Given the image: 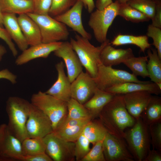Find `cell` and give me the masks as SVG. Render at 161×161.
Instances as JSON below:
<instances>
[{
    "label": "cell",
    "instance_id": "obj_1",
    "mask_svg": "<svg viewBox=\"0 0 161 161\" xmlns=\"http://www.w3.org/2000/svg\"><path fill=\"white\" fill-rule=\"evenodd\" d=\"M98 117L107 132L120 138H124L125 130L136 121L127 110L122 95H116L104 107Z\"/></svg>",
    "mask_w": 161,
    "mask_h": 161
},
{
    "label": "cell",
    "instance_id": "obj_2",
    "mask_svg": "<svg viewBox=\"0 0 161 161\" xmlns=\"http://www.w3.org/2000/svg\"><path fill=\"white\" fill-rule=\"evenodd\" d=\"M75 39L70 38V43L78 56L86 72L94 79L96 78L99 66L102 64L100 58L101 52L110 42L108 39L100 46L95 47L89 40L76 34Z\"/></svg>",
    "mask_w": 161,
    "mask_h": 161
},
{
    "label": "cell",
    "instance_id": "obj_3",
    "mask_svg": "<svg viewBox=\"0 0 161 161\" xmlns=\"http://www.w3.org/2000/svg\"><path fill=\"white\" fill-rule=\"evenodd\" d=\"M32 104L17 96L8 98L6 109L8 117V127L22 142L27 137L26 126Z\"/></svg>",
    "mask_w": 161,
    "mask_h": 161
},
{
    "label": "cell",
    "instance_id": "obj_4",
    "mask_svg": "<svg viewBox=\"0 0 161 161\" xmlns=\"http://www.w3.org/2000/svg\"><path fill=\"white\" fill-rule=\"evenodd\" d=\"M125 131L124 139L134 161H143L151 149V140L148 126L141 117Z\"/></svg>",
    "mask_w": 161,
    "mask_h": 161
},
{
    "label": "cell",
    "instance_id": "obj_5",
    "mask_svg": "<svg viewBox=\"0 0 161 161\" xmlns=\"http://www.w3.org/2000/svg\"><path fill=\"white\" fill-rule=\"evenodd\" d=\"M31 102L48 117L51 122L53 131L67 115V102L45 92L39 91L33 94Z\"/></svg>",
    "mask_w": 161,
    "mask_h": 161
},
{
    "label": "cell",
    "instance_id": "obj_6",
    "mask_svg": "<svg viewBox=\"0 0 161 161\" xmlns=\"http://www.w3.org/2000/svg\"><path fill=\"white\" fill-rule=\"evenodd\" d=\"M120 4L118 1H115L102 10L96 9L90 13L88 24L98 42L101 44L108 39V29L118 16Z\"/></svg>",
    "mask_w": 161,
    "mask_h": 161
},
{
    "label": "cell",
    "instance_id": "obj_7",
    "mask_svg": "<svg viewBox=\"0 0 161 161\" xmlns=\"http://www.w3.org/2000/svg\"><path fill=\"white\" fill-rule=\"evenodd\" d=\"M38 24L41 32V41L50 43L66 40L69 35L66 26L53 18L49 14H27Z\"/></svg>",
    "mask_w": 161,
    "mask_h": 161
},
{
    "label": "cell",
    "instance_id": "obj_8",
    "mask_svg": "<svg viewBox=\"0 0 161 161\" xmlns=\"http://www.w3.org/2000/svg\"><path fill=\"white\" fill-rule=\"evenodd\" d=\"M94 79L97 88L103 91L125 82L144 83L148 81L140 80L133 74L125 70L115 69L102 64L99 66L97 77Z\"/></svg>",
    "mask_w": 161,
    "mask_h": 161
},
{
    "label": "cell",
    "instance_id": "obj_9",
    "mask_svg": "<svg viewBox=\"0 0 161 161\" xmlns=\"http://www.w3.org/2000/svg\"><path fill=\"white\" fill-rule=\"evenodd\" d=\"M45 152L54 161H74L75 143L60 138L53 131L43 138Z\"/></svg>",
    "mask_w": 161,
    "mask_h": 161
},
{
    "label": "cell",
    "instance_id": "obj_10",
    "mask_svg": "<svg viewBox=\"0 0 161 161\" xmlns=\"http://www.w3.org/2000/svg\"><path fill=\"white\" fill-rule=\"evenodd\" d=\"M23 156L22 142L7 124L0 125V161H21Z\"/></svg>",
    "mask_w": 161,
    "mask_h": 161
},
{
    "label": "cell",
    "instance_id": "obj_11",
    "mask_svg": "<svg viewBox=\"0 0 161 161\" xmlns=\"http://www.w3.org/2000/svg\"><path fill=\"white\" fill-rule=\"evenodd\" d=\"M106 161H134L124 138H120L107 132L103 141Z\"/></svg>",
    "mask_w": 161,
    "mask_h": 161
},
{
    "label": "cell",
    "instance_id": "obj_12",
    "mask_svg": "<svg viewBox=\"0 0 161 161\" xmlns=\"http://www.w3.org/2000/svg\"><path fill=\"white\" fill-rule=\"evenodd\" d=\"M26 129L27 137L29 138H43L53 131L52 123L48 117L32 104Z\"/></svg>",
    "mask_w": 161,
    "mask_h": 161
},
{
    "label": "cell",
    "instance_id": "obj_13",
    "mask_svg": "<svg viewBox=\"0 0 161 161\" xmlns=\"http://www.w3.org/2000/svg\"><path fill=\"white\" fill-rule=\"evenodd\" d=\"M97 88L95 79L82 71L71 83V98L83 104L92 96Z\"/></svg>",
    "mask_w": 161,
    "mask_h": 161
},
{
    "label": "cell",
    "instance_id": "obj_14",
    "mask_svg": "<svg viewBox=\"0 0 161 161\" xmlns=\"http://www.w3.org/2000/svg\"><path fill=\"white\" fill-rule=\"evenodd\" d=\"M83 7L81 1L76 0L75 4L69 10L54 18L72 28L81 36L89 40L92 38V35L84 29L82 22Z\"/></svg>",
    "mask_w": 161,
    "mask_h": 161
},
{
    "label": "cell",
    "instance_id": "obj_15",
    "mask_svg": "<svg viewBox=\"0 0 161 161\" xmlns=\"http://www.w3.org/2000/svg\"><path fill=\"white\" fill-rule=\"evenodd\" d=\"M56 56L62 58L66 67L67 77L72 83L83 71L82 65L70 42H62L53 52Z\"/></svg>",
    "mask_w": 161,
    "mask_h": 161
},
{
    "label": "cell",
    "instance_id": "obj_16",
    "mask_svg": "<svg viewBox=\"0 0 161 161\" xmlns=\"http://www.w3.org/2000/svg\"><path fill=\"white\" fill-rule=\"evenodd\" d=\"M62 42L40 43L30 46L24 50L16 58L15 64L18 66L25 64L34 59L46 58L50 54L57 49Z\"/></svg>",
    "mask_w": 161,
    "mask_h": 161
},
{
    "label": "cell",
    "instance_id": "obj_17",
    "mask_svg": "<svg viewBox=\"0 0 161 161\" xmlns=\"http://www.w3.org/2000/svg\"><path fill=\"white\" fill-rule=\"evenodd\" d=\"M65 65L62 61L57 63L55 68L58 72L56 81L45 92L61 100L67 102L71 98V83L64 71Z\"/></svg>",
    "mask_w": 161,
    "mask_h": 161
},
{
    "label": "cell",
    "instance_id": "obj_18",
    "mask_svg": "<svg viewBox=\"0 0 161 161\" xmlns=\"http://www.w3.org/2000/svg\"><path fill=\"white\" fill-rule=\"evenodd\" d=\"M150 93L138 91L122 95L126 108L136 120L140 117L152 96Z\"/></svg>",
    "mask_w": 161,
    "mask_h": 161
},
{
    "label": "cell",
    "instance_id": "obj_19",
    "mask_svg": "<svg viewBox=\"0 0 161 161\" xmlns=\"http://www.w3.org/2000/svg\"><path fill=\"white\" fill-rule=\"evenodd\" d=\"M134 56L132 49H116L111 45L110 42L107 44L102 50L100 54L101 63L106 66L117 65L126 60Z\"/></svg>",
    "mask_w": 161,
    "mask_h": 161
},
{
    "label": "cell",
    "instance_id": "obj_20",
    "mask_svg": "<svg viewBox=\"0 0 161 161\" xmlns=\"http://www.w3.org/2000/svg\"><path fill=\"white\" fill-rule=\"evenodd\" d=\"M115 95H123L134 92L144 91L152 94L158 95L161 93V89L157 84L148 81L144 83L126 82L114 86L106 91Z\"/></svg>",
    "mask_w": 161,
    "mask_h": 161
},
{
    "label": "cell",
    "instance_id": "obj_21",
    "mask_svg": "<svg viewBox=\"0 0 161 161\" xmlns=\"http://www.w3.org/2000/svg\"><path fill=\"white\" fill-rule=\"evenodd\" d=\"M3 25L19 49L22 52L29 46L21 30L16 14L3 13Z\"/></svg>",
    "mask_w": 161,
    "mask_h": 161
},
{
    "label": "cell",
    "instance_id": "obj_22",
    "mask_svg": "<svg viewBox=\"0 0 161 161\" xmlns=\"http://www.w3.org/2000/svg\"><path fill=\"white\" fill-rule=\"evenodd\" d=\"M18 21L23 34L29 45L42 42L41 32L37 23L27 14L18 15Z\"/></svg>",
    "mask_w": 161,
    "mask_h": 161
},
{
    "label": "cell",
    "instance_id": "obj_23",
    "mask_svg": "<svg viewBox=\"0 0 161 161\" xmlns=\"http://www.w3.org/2000/svg\"><path fill=\"white\" fill-rule=\"evenodd\" d=\"M115 95L97 88L92 96L83 105L88 110L93 120L98 117L104 107Z\"/></svg>",
    "mask_w": 161,
    "mask_h": 161
},
{
    "label": "cell",
    "instance_id": "obj_24",
    "mask_svg": "<svg viewBox=\"0 0 161 161\" xmlns=\"http://www.w3.org/2000/svg\"><path fill=\"white\" fill-rule=\"evenodd\" d=\"M0 8L2 13L18 15L32 13V0H0Z\"/></svg>",
    "mask_w": 161,
    "mask_h": 161
},
{
    "label": "cell",
    "instance_id": "obj_25",
    "mask_svg": "<svg viewBox=\"0 0 161 161\" xmlns=\"http://www.w3.org/2000/svg\"><path fill=\"white\" fill-rule=\"evenodd\" d=\"M140 117L147 125L161 120V98L157 95H152Z\"/></svg>",
    "mask_w": 161,
    "mask_h": 161
},
{
    "label": "cell",
    "instance_id": "obj_26",
    "mask_svg": "<svg viewBox=\"0 0 161 161\" xmlns=\"http://www.w3.org/2000/svg\"><path fill=\"white\" fill-rule=\"evenodd\" d=\"M110 43L112 45L115 46L129 44L134 45L139 47L140 51L143 52L147 49L150 48L151 45L149 42L148 37L146 35L135 36L119 34Z\"/></svg>",
    "mask_w": 161,
    "mask_h": 161
},
{
    "label": "cell",
    "instance_id": "obj_27",
    "mask_svg": "<svg viewBox=\"0 0 161 161\" xmlns=\"http://www.w3.org/2000/svg\"><path fill=\"white\" fill-rule=\"evenodd\" d=\"M147 68L149 77L152 82L161 83V59L155 48L148 49Z\"/></svg>",
    "mask_w": 161,
    "mask_h": 161
},
{
    "label": "cell",
    "instance_id": "obj_28",
    "mask_svg": "<svg viewBox=\"0 0 161 161\" xmlns=\"http://www.w3.org/2000/svg\"><path fill=\"white\" fill-rule=\"evenodd\" d=\"M107 131L99 119H94L88 123L85 126L82 133L93 145L103 140Z\"/></svg>",
    "mask_w": 161,
    "mask_h": 161
},
{
    "label": "cell",
    "instance_id": "obj_29",
    "mask_svg": "<svg viewBox=\"0 0 161 161\" xmlns=\"http://www.w3.org/2000/svg\"><path fill=\"white\" fill-rule=\"evenodd\" d=\"M147 56L135 57L134 56L125 60L123 63L136 76L143 78L149 77L147 68L148 61Z\"/></svg>",
    "mask_w": 161,
    "mask_h": 161
},
{
    "label": "cell",
    "instance_id": "obj_30",
    "mask_svg": "<svg viewBox=\"0 0 161 161\" xmlns=\"http://www.w3.org/2000/svg\"><path fill=\"white\" fill-rule=\"evenodd\" d=\"M118 16L126 21L135 23L148 21L150 19L144 14L131 7L126 2L120 3Z\"/></svg>",
    "mask_w": 161,
    "mask_h": 161
},
{
    "label": "cell",
    "instance_id": "obj_31",
    "mask_svg": "<svg viewBox=\"0 0 161 161\" xmlns=\"http://www.w3.org/2000/svg\"><path fill=\"white\" fill-rule=\"evenodd\" d=\"M24 156H28L45 152L43 138L27 137L22 142Z\"/></svg>",
    "mask_w": 161,
    "mask_h": 161
},
{
    "label": "cell",
    "instance_id": "obj_32",
    "mask_svg": "<svg viewBox=\"0 0 161 161\" xmlns=\"http://www.w3.org/2000/svg\"><path fill=\"white\" fill-rule=\"evenodd\" d=\"M68 118L77 119L91 118L93 120L88 110L83 104L71 98L67 102Z\"/></svg>",
    "mask_w": 161,
    "mask_h": 161
},
{
    "label": "cell",
    "instance_id": "obj_33",
    "mask_svg": "<svg viewBox=\"0 0 161 161\" xmlns=\"http://www.w3.org/2000/svg\"><path fill=\"white\" fill-rule=\"evenodd\" d=\"M157 1L154 0H130L126 3L151 20L155 13Z\"/></svg>",
    "mask_w": 161,
    "mask_h": 161
},
{
    "label": "cell",
    "instance_id": "obj_34",
    "mask_svg": "<svg viewBox=\"0 0 161 161\" xmlns=\"http://www.w3.org/2000/svg\"><path fill=\"white\" fill-rule=\"evenodd\" d=\"M86 124L68 127L56 128L53 131L58 136L64 140L75 143L82 133L83 129Z\"/></svg>",
    "mask_w": 161,
    "mask_h": 161
},
{
    "label": "cell",
    "instance_id": "obj_35",
    "mask_svg": "<svg viewBox=\"0 0 161 161\" xmlns=\"http://www.w3.org/2000/svg\"><path fill=\"white\" fill-rule=\"evenodd\" d=\"M74 143L75 160L81 161L91 149L89 146L90 143L82 133Z\"/></svg>",
    "mask_w": 161,
    "mask_h": 161
},
{
    "label": "cell",
    "instance_id": "obj_36",
    "mask_svg": "<svg viewBox=\"0 0 161 161\" xmlns=\"http://www.w3.org/2000/svg\"><path fill=\"white\" fill-rule=\"evenodd\" d=\"M76 0H52L49 15L55 17L66 12L75 3Z\"/></svg>",
    "mask_w": 161,
    "mask_h": 161
},
{
    "label": "cell",
    "instance_id": "obj_37",
    "mask_svg": "<svg viewBox=\"0 0 161 161\" xmlns=\"http://www.w3.org/2000/svg\"><path fill=\"white\" fill-rule=\"evenodd\" d=\"M148 126L152 148L161 152V120Z\"/></svg>",
    "mask_w": 161,
    "mask_h": 161
},
{
    "label": "cell",
    "instance_id": "obj_38",
    "mask_svg": "<svg viewBox=\"0 0 161 161\" xmlns=\"http://www.w3.org/2000/svg\"><path fill=\"white\" fill-rule=\"evenodd\" d=\"M103 140L94 144L93 147L81 161H106L102 147Z\"/></svg>",
    "mask_w": 161,
    "mask_h": 161
},
{
    "label": "cell",
    "instance_id": "obj_39",
    "mask_svg": "<svg viewBox=\"0 0 161 161\" xmlns=\"http://www.w3.org/2000/svg\"><path fill=\"white\" fill-rule=\"evenodd\" d=\"M146 35L152 39V44L155 47L159 57L161 59V28L149 24L148 27Z\"/></svg>",
    "mask_w": 161,
    "mask_h": 161
},
{
    "label": "cell",
    "instance_id": "obj_40",
    "mask_svg": "<svg viewBox=\"0 0 161 161\" xmlns=\"http://www.w3.org/2000/svg\"><path fill=\"white\" fill-rule=\"evenodd\" d=\"M33 13L40 15L48 14L52 0H32Z\"/></svg>",
    "mask_w": 161,
    "mask_h": 161
},
{
    "label": "cell",
    "instance_id": "obj_41",
    "mask_svg": "<svg viewBox=\"0 0 161 161\" xmlns=\"http://www.w3.org/2000/svg\"><path fill=\"white\" fill-rule=\"evenodd\" d=\"M92 120L91 118L81 119H74L66 117L56 127L55 129L56 128L68 127L83 124H86Z\"/></svg>",
    "mask_w": 161,
    "mask_h": 161
},
{
    "label": "cell",
    "instance_id": "obj_42",
    "mask_svg": "<svg viewBox=\"0 0 161 161\" xmlns=\"http://www.w3.org/2000/svg\"><path fill=\"white\" fill-rule=\"evenodd\" d=\"M0 38L4 41L7 44L13 56H16L18 52L14 44L5 29L0 26Z\"/></svg>",
    "mask_w": 161,
    "mask_h": 161
},
{
    "label": "cell",
    "instance_id": "obj_43",
    "mask_svg": "<svg viewBox=\"0 0 161 161\" xmlns=\"http://www.w3.org/2000/svg\"><path fill=\"white\" fill-rule=\"evenodd\" d=\"M51 158L46 152L35 154L23 156L21 161H52Z\"/></svg>",
    "mask_w": 161,
    "mask_h": 161
},
{
    "label": "cell",
    "instance_id": "obj_44",
    "mask_svg": "<svg viewBox=\"0 0 161 161\" xmlns=\"http://www.w3.org/2000/svg\"><path fill=\"white\" fill-rule=\"evenodd\" d=\"M152 20V25L161 28V1H157L156 11Z\"/></svg>",
    "mask_w": 161,
    "mask_h": 161
},
{
    "label": "cell",
    "instance_id": "obj_45",
    "mask_svg": "<svg viewBox=\"0 0 161 161\" xmlns=\"http://www.w3.org/2000/svg\"><path fill=\"white\" fill-rule=\"evenodd\" d=\"M4 79L9 80L13 84L17 83V76L7 69L0 71V79Z\"/></svg>",
    "mask_w": 161,
    "mask_h": 161
},
{
    "label": "cell",
    "instance_id": "obj_46",
    "mask_svg": "<svg viewBox=\"0 0 161 161\" xmlns=\"http://www.w3.org/2000/svg\"><path fill=\"white\" fill-rule=\"evenodd\" d=\"M143 161H161V152L154 148L150 149Z\"/></svg>",
    "mask_w": 161,
    "mask_h": 161
},
{
    "label": "cell",
    "instance_id": "obj_47",
    "mask_svg": "<svg viewBox=\"0 0 161 161\" xmlns=\"http://www.w3.org/2000/svg\"><path fill=\"white\" fill-rule=\"evenodd\" d=\"M113 2L112 0H97L95 4V6L97 9L101 10Z\"/></svg>",
    "mask_w": 161,
    "mask_h": 161
},
{
    "label": "cell",
    "instance_id": "obj_48",
    "mask_svg": "<svg viewBox=\"0 0 161 161\" xmlns=\"http://www.w3.org/2000/svg\"><path fill=\"white\" fill-rule=\"evenodd\" d=\"M83 3L84 6L90 13L92 12L95 7L93 0H80Z\"/></svg>",
    "mask_w": 161,
    "mask_h": 161
},
{
    "label": "cell",
    "instance_id": "obj_49",
    "mask_svg": "<svg viewBox=\"0 0 161 161\" xmlns=\"http://www.w3.org/2000/svg\"><path fill=\"white\" fill-rule=\"evenodd\" d=\"M6 52L7 50L5 47L0 44V61H1L3 56Z\"/></svg>",
    "mask_w": 161,
    "mask_h": 161
},
{
    "label": "cell",
    "instance_id": "obj_50",
    "mask_svg": "<svg viewBox=\"0 0 161 161\" xmlns=\"http://www.w3.org/2000/svg\"><path fill=\"white\" fill-rule=\"evenodd\" d=\"M3 14L1 12L0 8V26L1 27H3Z\"/></svg>",
    "mask_w": 161,
    "mask_h": 161
},
{
    "label": "cell",
    "instance_id": "obj_51",
    "mask_svg": "<svg viewBox=\"0 0 161 161\" xmlns=\"http://www.w3.org/2000/svg\"><path fill=\"white\" fill-rule=\"evenodd\" d=\"M115 1H118L120 3H126V2L130 0H115ZM155 1H157L158 0H154Z\"/></svg>",
    "mask_w": 161,
    "mask_h": 161
}]
</instances>
